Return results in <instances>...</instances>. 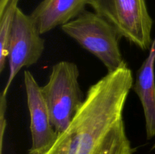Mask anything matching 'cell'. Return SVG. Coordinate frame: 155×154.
Returning a JSON list of instances; mask_svg holds the SVG:
<instances>
[{
	"instance_id": "8992f818",
	"label": "cell",
	"mask_w": 155,
	"mask_h": 154,
	"mask_svg": "<svg viewBox=\"0 0 155 154\" xmlns=\"http://www.w3.org/2000/svg\"><path fill=\"white\" fill-rule=\"evenodd\" d=\"M24 75L32 139L29 154H42L52 146L58 132L51 122V116L42 93V87L39 85L30 71H24Z\"/></svg>"
},
{
	"instance_id": "277c9868",
	"label": "cell",
	"mask_w": 155,
	"mask_h": 154,
	"mask_svg": "<svg viewBox=\"0 0 155 154\" xmlns=\"http://www.w3.org/2000/svg\"><path fill=\"white\" fill-rule=\"evenodd\" d=\"M89 5L111 24L121 37L143 51L151 48L153 20L146 0H90Z\"/></svg>"
},
{
	"instance_id": "ba28073f",
	"label": "cell",
	"mask_w": 155,
	"mask_h": 154,
	"mask_svg": "<svg viewBox=\"0 0 155 154\" xmlns=\"http://www.w3.org/2000/svg\"><path fill=\"white\" fill-rule=\"evenodd\" d=\"M155 37L148 57L136 73L133 90L142 104L145 119L147 139L155 137Z\"/></svg>"
},
{
	"instance_id": "30bf717a",
	"label": "cell",
	"mask_w": 155,
	"mask_h": 154,
	"mask_svg": "<svg viewBox=\"0 0 155 154\" xmlns=\"http://www.w3.org/2000/svg\"><path fill=\"white\" fill-rule=\"evenodd\" d=\"M19 0H9L2 11L0 12V72L5 67L8 55V44L13 27L15 13Z\"/></svg>"
},
{
	"instance_id": "52a82bcc",
	"label": "cell",
	"mask_w": 155,
	"mask_h": 154,
	"mask_svg": "<svg viewBox=\"0 0 155 154\" xmlns=\"http://www.w3.org/2000/svg\"><path fill=\"white\" fill-rule=\"evenodd\" d=\"M90 0H43L33 11L30 17L41 35L51 31L85 11Z\"/></svg>"
},
{
	"instance_id": "7a4b0ae2",
	"label": "cell",
	"mask_w": 155,
	"mask_h": 154,
	"mask_svg": "<svg viewBox=\"0 0 155 154\" xmlns=\"http://www.w3.org/2000/svg\"><path fill=\"white\" fill-rule=\"evenodd\" d=\"M61 28L101 60L107 72L116 70L126 63L119 45L120 35L111 24L95 12L85 11Z\"/></svg>"
},
{
	"instance_id": "7c38bea8",
	"label": "cell",
	"mask_w": 155,
	"mask_h": 154,
	"mask_svg": "<svg viewBox=\"0 0 155 154\" xmlns=\"http://www.w3.org/2000/svg\"><path fill=\"white\" fill-rule=\"evenodd\" d=\"M155 149V143L154 144V146H152V148H151V149Z\"/></svg>"
},
{
	"instance_id": "6da1fadb",
	"label": "cell",
	"mask_w": 155,
	"mask_h": 154,
	"mask_svg": "<svg viewBox=\"0 0 155 154\" xmlns=\"http://www.w3.org/2000/svg\"><path fill=\"white\" fill-rule=\"evenodd\" d=\"M133 85V74L127 62L107 72L89 87L71 123L42 154L96 153L110 130L124 119Z\"/></svg>"
},
{
	"instance_id": "5b68a950",
	"label": "cell",
	"mask_w": 155,
	"mask_h": 154,
	"mask_svg": "<svg viewBox=\"0 0 155 154\" xmlns=\"http://www.w3.org/2000/svg\"><path fill=\"white\" fill-rule=\"evenodd\" d=\"M44 49L45 41L30 15L24 14L18 7L8 44V77L2 95L7 97L17 74L23 67L37 63Z\"/></svg>"
},
{
	"instance_id": "3957f363",
	"label": "cell",
	"mask_w": 155,
	"mask_h": 154,
	"mask_svg": "<svg viewBox=\"0 0 155 154\" xmlns=\"http://www.w3.org/2000/svg\"><path fill=\"white\" fill-rule=\"evenodd\" d=\"M79 75L75 63L62 60L53 65L48 81L42 87L51 122L58 133L69 125L84 101Z\"/></svg>"
},
{
	"instance_id": "9c48e42d",
	"label": "cell",
	"mask_w": 155,
	"mask_h": 154,
	"mask_svg": "<svg viewBox=\"0 0 155 154\" xmlns=\"http://www.w3.org/2000/svg\"><path fill=\"white\" fill-rule=\"evenodd\" d=\"M136 151L127 137L122 119L110 130L95 154H133Z\"/></svg>"
},
{
	"instance_id": "8fae6325",
	"label": "cell",
	"mask_w": 155,
	"mask_h": 154,
	"mask_svg": "<svg viewBox=\"0 0 155 154\" xmlns=\"http://www.w3.org/2000/svg\"><path fill=\"white\" fill-rule=\"evenodd\" d=\"M8 2L9 0H0V12L2 11L6 5L8 3Z\"/></svg>"
}]
</instances>
